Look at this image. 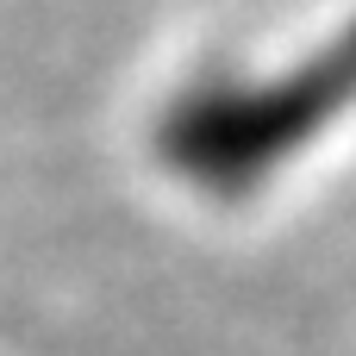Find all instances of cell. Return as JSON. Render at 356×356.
I'll return each mask as SVG.
<instances>
[{"instance_id":"6da1fadb","label":"cell","mask_w":356,"mask_h":356,"mask_svg":"<svg viewBox=\"0 0 356 356\" xmlns=\"http://www.w3.org/2000/svg\"><path fill=\"white\" fill-rule=\"evenodd\" d=\"M356 106V25L313 63L275 81H207L163 119V156L207 194H250Z\"/></svg>"}]
</instances>
